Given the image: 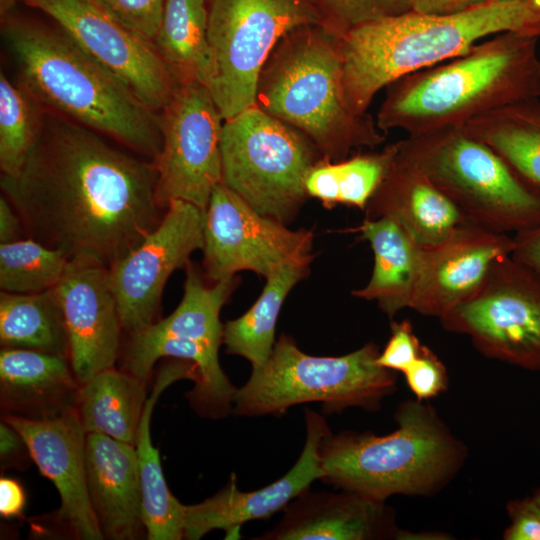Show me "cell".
<instances>
[{
  "instance_id": "obj_1",
  "label": "cell",
  "mask_w": 540,
  "mask_h": 540,
  "mask_svg": "<svg viewBox=\"0 0 540 540\" xmlns=\"http://www.w3.org/2000/svg\"><path fill=\"white\" fill-rule=\"evenodd\" d=\"M154 162L133 157L95 131L55 117L15 176L1 175L4 196L25 234L70 262L109 269L162 220Z\"/></svg>"
},
{
  "instance_id": "obj_2",
  "label": "cell",
  "mask_w": 540,
  "mask_h": 540,
  "mask_svg": "<svg viewBox=\"0 0 540 540\" xmlns=\"http://www.w3.org/2000/svg\"><path fill=\"white\" fill-rule=\"evenodd\" d=\"M540 37V0L491 2L444 15L409 11L359 25L340 37L343 87L350 108L367 110L396 79L450 60L486 36Z\"/></svg>"
},
{
  "instance_id": "obj_3",
  "label": "cell",
  "mask_w": 540,
  "mask_h": 540,
  "mask_svg": "<svg viewBox=\"0 0 540 540\" xmlns=\"http://www.w3.org/2000/svg\"><path fill=\"white\" fill-rule=\"evenodd\" d=\"M538 37L493 35L441 65L404 75L386 87L376 124L408 135L465 126L497 108L540 98Z\"/></svg>"
},
{
  "instance_id": "obj_4",
  "label": "cell",
  "mask_w": 540,
  "mask_h": 540,
  "mask_svg": "<svg viewBox=\"0 0 540 540\" xmlns=\"http://www.w3.org/2000/svg\"><path fill=\"white\" fill-rule=\"evenodd\" d=\"M4 35L22 86L35 100L155 160L162 146L160 115L62 31L11 20Z\"/></svg>"
},
{
  "instance_id": "obj_5",
  "label": "cell",
  "mask_w": 540,
  "mask_h": 540,
  "mask_svg": "<svg viewBox=\"0 0 540 540\" xmlns=\"http://www.w3.org/2000/svg\"><path fill=\"white\" fill-rule=\"evenodd\" d=\"M340 37L321 24L300 26L274 47L257 80L255 105L304 134L330 161L386 139L370 114L347 103Z\"/></svg>"
},
{
  "instance_id": "obj_6",
  "label": "cell",
  "mask_w": 540,
  "mask_h": 540,
  "mask_svg": "<svg viewBox=\"0 0 540 540\" xmlns=\"http://www.w3.org/2000/svg\"><path fill=\"white\" fill-rule=\"evenodd\" d=\"M393 432H328L321 440L320 480L386 501L393 495L429 496L455 476L466 449L436 411L419 400L402 402Z\"/></svg>"
},
{
  "instance_id": "obj_7",
  "label": "cell",
  "mask_w": 540,
  "mask_h": 540,
  "mask_svg": "<svg viewBox=\"0 0 540 540\" xmlns=\"http://www.w3.org/2000/svg\"><path fill=\"white\" fill-rule=\"evenodd\" d=\"M380 351L368 343L343 356H312L292 337L282 334L267 362L252 369L248 381L235 392V415H282L294 405L321 402L326 413L349 407L377 410L396 388L394 371L379 366Z\"/></svg>"
},
{
  "instance_id": "obj_8",
  "label": "cell",
  "mask_w": 540,
  "mask_h": 540,
  "mask_svg": "<svg viewBox=\"0 0 540 540\" xmlns=\"http://www.w3.org/2000/svg\"><path fill=\"white\" fill-rule=\"evenodd\" d=\"M395 145L397 154L421 170L467 221L507 234L540 224V199L464 126L408 135Z\"/></svg>"
},
{
  "instance_id": "obj_9",
  "label": "cell",
  "mask_w": 540,
  "mask_h": 540,
  "mask_svg": "<svg viewBox=\"0 0 540 540\" xmlns=\"http://www.w3.org/2000/svg\"><path fill=\"white\" fill-rule=\"evenodd\" d=\"M184 294L177 308L166 318L129 335L123 370L147 380L162 357L191 362L197 370L188 399L205 417L226 416L233 407L237 388L219 363L223 344L220 321L222 307L237 286L235 277L207 285L194 263L185 268Z\"/></svg>"
},
{
  "instance_id": "obj_10",
  "label": "cell",
  "mask_w": 540,
  "mask_h": 540,
  "mask_svg": "<svg viewBox=\"0 0 540 540\" xmlns=\"http://www.w3.org/2000/svg\"><path fill=\"white\" fill-rule=\"evenodd\" d=\"M220 148L221 182L286 225L308 198L309 170L324 158L304 134L256 105L224 120Z\"/></svg>"
},
{
  "instance_id": "obj_11",
  "label": "cell",
  "mask_w": 540,
  "mask_h": 540,
  "mask_svg": "<svg viewBox=\"0 0 540 540\" xmlns=\"http://www.w3.org/2000/svg\"><path fill=\"white\" fill-rule=\"evenodd\" d=\"M321 24L313 0H208L209 89L224 120L255 105L259 73L290 31Z\"/></svg>"
},
{
  "instance_id": "obj_12",
  "label": "cell",
  "mask_w": 540,
  "mask_h": 540,
  "mask_svg": "<svg viewBox=\"0 0 540 540\" xmlns=\"http://www.w3.org/2000/svg\"><path fill=\"white\" fill-rule=\"evenodd\" d=\"M486 357L540 370V278L511 255L497 260L471 298L440 319Z\"/></svg>"
},
{
  "instance_id": "obj_13",
  "label": "cell",
  "mask_w": 540,
  "mask_h": 540,
  "mask_svg": "<svg viewBox=\"0 0 540 540\" xmlns=\"http://www.w3.org/2000/svg\"><path fill=\"white\" fill-rule=\"evenodd\" d=\"M160 120L162 146L153 161L159 202L167 208L182 200L205 210L222 181L224 122L209 89L199 82L178 84Z\"/></svg>"
},
{
  "instance_id": "obj_14",
  "label": "cell",
  "mask_w": 540,
  "mask_h": 540,
  "mask_svg": "<svg viewBox=\"0 0 540 540\" xmlns=\"http://www.w3.org/2000/svg\"><path fill=\"white\" fill-rule=\"evenodd\" d=\"M311 230H291L257 212L222 182L204 210L203 266L213 283L249 270L268 278L283 264L308 258Z\"/></svg>"
},
{
  "instance_id": "obj_15",
  "label": "cell",
  "mask_w": 540,
  "mask_h": 540,
  "mask_svg": "<svg viewBox=\"0 0 540 540\" xmlns=\"http://www.w3.org/2000/svg\"><path fill=\"white\" fill-rule=\"evenodd\" d=\"M52 19L87 56L144 104L162 111L178 82L152 41L124 26L91 0H23Z\"/></svg>"
},
{
  "instance_id": "obj_16",
  "label": "cell",
  "mask_w": 540,
  "mask_h": 540,
  "mask_svg": "<svg viewBox=\"0 0 540 540\" xmlns=\"http://www.w3.org/2000/svg\"><path fill=\"white\" fill-rule=\"evenodd\" d=\"M204 210L171 200L157 227L108 269L123 329L130 335L156 322L170 275L203 247Z\"/></svg>"
},
{
  "instance_id": "obj_17",
  "label": "cell",
  "mask_w": 540,
  "mask_h": 540,
  "mask_svg": "<svg viewBox=\"0 0 540 540\" xmlns=\"http://www.w3.org/2000/svg\"><path fill=\"white\" fill-rule=\"evenodd\" d=\"M306 441L295 465L280 479L254 490L243 492L236 476L215 495L203 502L183 505V539L198 540L211 530L222 529L226 539L239 538L242 524L266 520L283 510L292 500L321 478L319 447L330 432L323 416L305 410Z\"/></svg>"
},
{
  "instance_id": "obj_18",
  "label": "cell",
  "mask_w": 540,
  "mask_h": 540,
  "mask_svg": "<svg viewBox=\"0 0 540 540\" xmlns=\"http://www.w3.org/2000/svg\"><path fill=\"white\" fill-rule=\"evenodd\" d=\"M4 421L20 433L31 459L57 489L59 520L77 539H104L88 494L86 432L77 410L41 420L6 415Z\"/></svg>"
},
{
  "instance_id": "obj_19",
  "label": "cell",
  "mask_w": 540,
  "mask_h": 540,
  "mask_svg": "<svg viewBox=\"0 0 540 540\" xmlns=\"http://www.w3.org/2000/svg\"><path fill=\"white\" fill-rule=\"evenodd\" d=\"M514 239L469 221L442 242L424 248L412 310L439 320L482 287L492 266L511 255Z\"/></svg>"
},
{
  "instance_id": "obj_20",
  "label": "cell",
  "mask_w": 540,
  "mask_h": 540,
  "mask_svg": "<svg viewBox=\"0 0 540 540\" xmlns=\"http://www.w3.org/2000/svg\"><path fill=\"white\" fill-rule=\"evenodd\" d=\"M61 304L70 342V362L83 385L98 372L114 367L123 329L108 269L70 262L54 288Z\"/></svg>"
},
{
  "instance_id": "obj_21",
  "label": "cell",
  "mask_w": 540,
  "mask_h": 540,
  "mask_svg": "<svg viewBox=\"0 0 540 540\" xmlns=\"http://www.w3.org/2000/svg\"><path fill=\"white\" fill-rule=\"evenodd\" d=\"M258 540H378L402 538L386 501L360 492L305 490Z\"/></svg>"
},
{
  "instance_id": "obj_22",
  "label": "cell",
  "mask_w": 540,
  "mask_h": 540,
  "mask_svg": "<svg viewBox=\"0 0 540 540\" xmlns=\"http://www.w3.org/2000/svg\"><path fill=\"white\" fill-rule=\"evenodd\" d=\"M86 479L104 539L133 540L146 532L135 446L100 433H86Z\"/></svg>"
},
{
  "instance_id": "obj_23",
  "label": "cell",
  "mask_w": 540,
  "mask_h": 540,
  "mask_svg": "<svg viewBox=\"0 0 540 540\" xmlns=\"http://www.w3.org/2000/svg\"><path fill=\"white\" fill-rule=\"evenodd\" d=\"M364 211L366 219L393 220L423 248L442 242L467 222L454 203L421 170L397 154V148Z\"/></svg>"
},
{
  "instance_id": "obj_24",
  "label": "cell",
  "mask_w": 540,
  "mask_h": 540,
  "mask_svg": "<svg viewBox=\"0 0 540 540\" xmlns=\"http://www.w3.org/2000/svg\"><path fill=\"white\" fill-rule=\"evenodd\" d=\"M80 389L69 358L1 349L0 399L6 415L34 420L57 417L76 409Z\"/></svg>"
},
{
  "instance_id": "obj_25",
  "label": "cell",
  "mask_w": 540,
  "mask_h": 540,
  "mask_svg": "<svg viewBox=\"0 0 540 540\" xmlns=\"http://www.w3.org/2000/svg\"><path fill=\"white\" fill-rule=\"evenodd\" d=\"M356 230L370 243L374 267L367 285L352 295L376 301L389 317L411 308L421 278L424 248L386 217L365 218Z\"/></svg>"
},
{
  "instance_id": "obj_26",
  "label": "cell",
  "mask_w": 540,
  "mask_h": 540,
  "mask_svg": "<svg viewBox=\"0 0 540 540\" xmlns=\"http://www.w3.org/2000/svg\"><path fill=\"white\" fill-rule=\"evenodd\" d=\"M197 379L195 366L177 359L160 369L142 413L135 449L142 489L143 520L149 540L183 539V505L170 492L161 467L159 451L152 444L150 421L160 394L173 382Z\"/></svg>"
},
{
  "instance_id": "obj_27",
  "label": "cell",
  "mask_w": 540,
  "mask_h": 540,
  "mask_svg": "<svg viewBox=\"0 0 540 540\" xmlns=\"http://www.w3.org/2000/svg\"><path fill=\"white\" fill-rule=\"evenodd\" d=\"M464 127L489 146L518 181L540 199V98L497 108Z\"/></svg>"
},
{
  "instance_id": "obj_28",
  "label": "cell",
  "mask_w": 540,
  "mask_h": 540,
  "mask_svg": "<svg viewBox=\"0 0 540 540\" xmlns=\"http://www.w3.org/2000/svg\"><path fill=\"white\" fill-rule=\"evenodd\" d=\"M145 382L114 366L81 385L76 410L85 432L135 446L147 399Z\"/></svg>"
},
{
  "instance_id": "obj_29",
  "label": "cell",
  "mask_w": 540,
  "mask_h": 540,
  "mask_svg": "<svg viewBox=\"0 0 540 540\" xmlns=\"http://www.w3.org/2000/svg\"><path fill=\"white\" fill-rule=\"evenodd\" d=\"M153 44L178 82L209 84L208 0H166Z\"/></svg>"
},
{
  "instance_id": "obj_30",
  "label": "cell",
  "mask_w": 540,
  "mask_h": 540,
  "mask_svg": "<svg viewBox=\"0 0 540 540\" xmlns=\"http://www.w3.org/2000/svg\"><path fill=\"white\" fill-rule=\"evenodd\" d=\"M313 256L283 264L268 278L264 289L242 316L223 328L226 353L247 359L252 369L262 367L275 345V328L285 298L309 272Z\"/></svg>"
},
{
  "instance_id": "obj_31",
  "label": "cell",
  "mask_w": 540,
  "mask_h": 540,
  "mask_svg": "<svg viewBox=\"0 0 540 540\" xmlns=\"http://www.w3.org/2000/svg\"><path fill=\"white\" fill-rule=\"evenodd\" d=\"M2 348L29 349L70 359L64 313L55 289L0 294Z\"/></svg>"
},
{
  "instance_id": "obj_32",
  "label": "cell",
  "mask_w": 540,
  "mask_h": 540,
  "mask_svg": "<svg viewBox=\"0 0 540 540\" xmlns=\"http://www.w3.org/2000/svg\"><path fill=\"white\" fill-rule=\"evenodd\" d=\"M395 153L392 143L381 151L358 153L340 161L322 158L306 176L308 197L317 198L326 208L344 204L364 210Z\"/></svg>"
},
{
  "instance_id": "obj_33",
  "label": "cell",
  "mask_w": 540,
  "mask_h": 540,
  "mask_svg": "<svg viewBox=\"0 0 540 540\" xmlns=\"http://www.w3.org/2000/svg\"><path fill=\"white\" fill-rule=\"evenodd\" d=\"M69 263L62 252L30 237L0 244V288L15 294L54 289Z\"/></svg>"
},
{
  "instance_id": "obj_34",
  "label": "cell",
  "mask_w": 540,
  "mask_h": 540,
  "mask_svg": "<svg viewBox=\"0 0 540 540\" xmlns=\"http://www.w3.org/2000/svg\"><path fill=\"white\" fill-rule=\"evenodd\" d=\"M35 99L22 86L0 75V168L15 176L23 167L40 131L42 120Z\"/></svg>"
},
{
  "instance_id": "obj_35",
  "label": "cell",
  "mask_w": 540,
  "mask_h": 540,
  "mask_svg": "<svg viewBox=\"0 0 540 540\" xmlns=\"http://www.w3.org/2000/svg\"><path fill=\"white\" fill-rule=\"evenodd\" d=\"M324 26L342 36L351 29L380 18L412 10L411 0H313Z\"/></svg>"
},
{
  "instance_id": "obj_36",
  "label": "cell",
  "mask_w": 540,
  "mask_h": 540,
  "mask_svg": "<svg viewBox=\"0 0 540 540\" xmlns=\"http://www.w3.org/2000/svg\"><path fill=\"white\" fill-rule=\"evenodd\" d=\"M112 18L148 40H154L166 0H91Z\"/></svg>"
},
{
  "instance_id": "obj_37",
  "label": "cell",
  "mask_w": 540,
  "mask_h": 540,
  "mask_svg": "<svg viewBox=\"0 0 540 540\" xmlns=\"http://www.w3.org/2000/svg\"><path fill=\"white\" fill-rule=\"evenodd\" d=\"M406 383L416 399L428 400L448 387L447 370L441 360L423 345L417 359L403 372Z\"/></svg>"
},
{
  "instance_id": "obj_38",
  "label": "cell",
  "mask_w": 540,
  "mask_h": 540,
  "mask_svg": "<svg viewBox=\"0 0 540 540\" xmlns=\"http://www.w3.org/2000/svg\"><path fill=\"white\" fill-rule=\"evenodd\" d=\"M422 344L409 320L391 323V335L376 362L391 371L404 372L419 356Z\"/></svg>"
},
{
  "instance_id": "obj_39",
  "label": "cell",
  "mask_w": 540,
  "mask_h": 540,
  "mask_svg": "<svg viewBox=\"0 0 540 540\" xmlns=\"http://www.w3.org/2000/svg\"><path fill=\"white\" fill-rule=\"evenodd\" d=\"M510 525L505 540H540V508L531 497L511 501L507 506Z\"/></svg>"
},
{
  "instance_id": "obj_40",
  "label": "cell",
  "mask_w": 540,
  "mask_h": 540,
  "mask_svg": "<svg viewBox=\"0 0 540 540\" xmlns=\"http://www.w3.org/2000/svg\"><path fill=\"white\" fill-rule=\"evenodd\" d=\"M511 257L540 278V224L514 234Z\"/></svg>"
},
{
  "instance_id": "obj_41",
  "label": "cell",
  "mask_w": 540,
  "mask_h": 540,
  "mask_svg": "<svg viewBox=\"0 0 540 540\" xmlns=\"http://www.w3.org/2000/svg\"><path fill=\"white\" fill-rule=\"evenodd\" d=\"M1 466H18L30 456L29 449L20 433L7 422L0 425Z\"/></svg>"
},
{
  "instance_id": "obj_42",
  "label": "cell",
  "mask_w": 540,
  "mask_h": 540,
  "mask_svg": "<svg viewBox=\"0 0 540 540\" xmlns=\"http://www.w3.org/2000/svg\"><path fill=\"white\" fill-rule=\"evenodd\" d=\"M25 506V493L22 486L13 478L0 479V514L6 519L21 515Z\"/></svg>"
},
{
  "instance_id": "obj_43",
  "label": "cell",
  "mask_w": 540,
  "mask_h": 540,
  "mask_svg": "<svg viewBox=\"0 0 540 540\" xmlns=\"http://www.w3.org/2000/svg\"><path fill=\"white\" fill-rule=\"evenodd\" d=\"M488 0H411L412 11L423 14L444 15L459 13L482 5Z\"/></svg>"
},
{
  "instance_id": "obj_44",
  "label": "cell",
  "mask_w": 540,
  "mask_h": 540,
  "mask_svg": "<svg viewBox=\"0 0 540 540\" xmlns=\"http://www.w3.org/2000/svg\"><path fill=\"white\" fill-rule=\"evenodd\" d=\"M25 233L19 214L5 196L0 198V244L10 243Z\"/></svg>"
},
{
  "instance_id": "obj_45",
  "label": "cell",
  "mask_w": 540,
  "mask_h": 540,
  "mask_svg": "<svg viewBox=\"0 0 540 540\" xmlns=\"http://www.w3.org/2000/svg\"><path fill=\"white\" fill-rule=\"evenodd\" d=\"M20 0H0V12L6 14ZM23 1V0H22Z\"/></svg>"
},
{
  "instance_id": "obj_46",
  "label": "cell",
  "mask_w": 540,
  "mask_h": 540,
  "mask_svg": "<svg viewBox=\"0 0 540 540\" xmlns=\"http://www.w3.org/2000/svg\"><path fill=\"white\" fill-rule=\"evenodd\" d=\"M532 500L540 508V490H538L532 497Z\"/></svg>"
},
{
  "instance_id": "obj_47",
  "label": "cell",
  "mask_w": 540,
  "mask_h": 540,
  "mask_svg": "<svg viewBox=\"0 0 540 540\" xmlns=\"http://www.w3.org/2000/svg\"><path fill=\"white\" fill-rule=\"evenodd\" d=\"M491 2H513V1H524V0H488Z\"/></svg>"
}]
</instances>
